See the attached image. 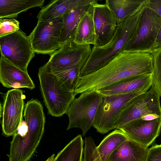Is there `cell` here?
<instances>
[{
    "instance_id": "6da1fadb",
    "label": "cell",
    "mask_w": 161,
    "mask_h": 161,
    "mask_svg": "<svg viewBox=\"0 0 161 161\" xmlns=\"http://www.w3.org/2000/svg\"><path fill=\"white\" fill-rule=\"evenodd\" d=\"M153 69L152 53L123 51L101 69L79 77L74 93L96 92L127 79L151 74Z\"/></svg>"
},
{
    "instance_id": "7a4b0ae2",
    "label": "cell",
    "mask_w": 161,
    "mask_h": 161,
    "mask_svg": "<svg viewBox=\"0 0 161 161\" xmlns=\"http://www.w3.org/2000/svg\"><path fill=\"white\" fill-rule=\"evenodd\" d=\"M22 120L10 142L9 161H29L36 152L44 132L45 117L40 102L32 99L25 105Z\"/></svg>"
},
{
    "instance_id": "3957f363",
    "label": "cell",
    "mask_w": 161,
    "mask_h": 161,
    "mask_svg": "<svg viewBox=\"0 0 161 161\" xmlns=\"http://www.w3.org/2000/svg\"><path fill=\"white\" fill-rule=\"evenodd\" d=\"M141 8L118 24L114 36L108 43L100 47H92L88 59L81 68L79 77L88 75L101 69L123 51L125 45L136 31Z\"/></svg>"
},
{
    "instance_id": "277c9868",
    "label": "cell",
    "mask_w": 161,
    "mask_h": 161,
    "mask_svg": "<svg viewBox=\"0 0 161 161\" xmlns=\"http://www.w3.org/2000/svg\"><path fill=\"white\" fill-rule=\"evenodd\" d=\"M38 76L40 90L48 114L55 117L66 114L75 98L74 92L68 90L58 79L48 61L39 68Z\"/></svg>"
},
{
    "instance_id": "5b68a950",
    "label": "cell",
    "mask_w": 161,
    "mask_h": 161,
    "mask_svg": "<svg viewBox=\"0 0 161 161\" xmlns=\"http://www.w3.org/2000/svg\"><path fill=\"white\" fill-rule=\"evenodd\" d=\"M161 27V17L148 6L147 0L142 7L136 31L123 51L153 53Z\"/></svg>"
},
{
    "instance_id": "8992f818",
    "label": "cell",
    "mask_w": 161,
    "mask_h": 161,
    "mask_svg": "<svg viewBox=\"0 0 161 161\" xmlns=\"http://www.w3.org/2000/svg\"><path fill=\"white\" fill-rule=\"evenodd\" d=\"M96 92H83L71 102L66 114L69 119L67 129H80L83 136L92 126L101 97Z\"/></svg>"
},
{
    "instance_id": "52a82bcc",
    "label": "cell",
    "mask_w": 161,
    "mask_h": 161,
    "mask_svg": "<svg viewBox=\"0 0 161 161\" xmlns=\"http://www.w3.org/2000/svg\"><path fill=\"white\" fill-rule=\"evenodd\" d=\"M1 54L15 66L28 72V66L35 56L28 36L19 29L0 37Z\"/></svg>"
},
{
    "instance_id": "ba28073f",
    "label": "cell",
    "mask_w": 161,
    "mask_h": 161,
    "mask_svg": "<svg viewBox=\"0 0 161 161\" xmlns=\"http://www.w3.org/2000/svg\"><path fill=\"white\" fill-rule=\"evenodd\" d=\"M160 96L152 86L147 92L138 96L125 106L115 122V129L150 114L161 117Z\"/></svg>"
},
{
    "instance_id": "9c48e42d",
    "label": "cell",
    "mask_w": 161,
    "mask_h": 161,
    "mask_svg": "<svg viewBox=\"0 0 161 161\" xmlns=\"http://www.w3.org/2000/svg\"><path fill=\"white\" fill-rule=\"evenodd\" d=\"M143 93L138 92L110 96L101 95L92 126L102 134L115 129V122L125 106L133 98Z\"/></svg>"
},
{
    "instance_id": "30bf717a",
    "label": "cell",
    "mask_w": 161,
    "mask_h": 161,
    "mask_svg": "<svg viewBox=\"0 0 161 161\" xmlns=\"http://www.w3.org/2000/svg\"><path fill=\"white\" fill-rule=\"evenodd\" d=\"M63 22L62 17L49 21H38L29 36L35 53L51 55L60 47Z\"/></svg>"
},
{
    "instance_id": "8fae6325",
    "label": "cell",
    "mask_w": 161,
    "mask_h": 161,
    "mask_svg": "<svg viewBox=\"0 0 161 161\" xmlns=\"http://www.w3.org/2000/svg\"><path fill=\"white\" fill-rule=\"evenodd\" d=\"M25 97L20 89L9 90L4 94L0 116L2 134L6 137L14 135L23 120Z\"/></svg>"
},
{
    "instance_id": "7c38bea8",
    "label": "cell",
    "mask_w": 161,
    "mask_h": 161,
    "mask_svg": "<svg viewBox=\"0 0 161 161\" xmlns=\"http://www.w3.org/2000/svg\"><path fill=\"white\" fill-rule=\"evenodd\" d=\"M92 49L90 44L78 45L70 41L51 54L48 62L53 72L81 63L84 64Z\"/></svg>"
},
{
    "instance_id": "4fadbf2b",
    "label": "cell",
    "mask_w": 161,
    "mask_h": 161,
    "mask_svg": "<svg viewBox=\"0 0 161 161\" xmlns=\"http://www.w3.org/2000/svg\"><path fill=\"white\" fill-rule=\"evenodd\" d=\"M97 0L92 4V15L95 32L93 46L102 47L108 43L115 34L118 25L117 20L107 4H101Z\"/></svg>"
},
{
    "instance_id": "5bb4252c",
    "label": "cell",
    "mask_w": 161,
    "mask_h": 161,
    "mask_svg": "<svg viewBox=\"0 0 161 161\" xmlns=\"http://www.w3.org/2000/svg\"><path fill=\"white\" fill-rule=\"evenodd\" d=\"M119 129L129 139L148 148L159 135L161 129V117L150 120L140 118Z\"/></svg>"
},
{
    "instance_id": "9a60e30c",
    "label": "cell",
    "mask_w": 161,
    "mask_h": 161,
    "mask_svg": "<svg viewBox=\"0 0 161 161\" xmlns=\"http://www.w3.org/2000/svg\"><path fill=\"white\" fill-rule=\"evenodd\" d=\"M152 74L127 79L96 91L102 96H111L147 92L152 85Z\"/></svg>"
},
{
    "instance_id": "2e32d148",
    "label": "cell",
    "mask_w": 161,
    "mask_h": 161,
    "mask_svg": "<svg viewBox=\"0 0 161 161\" xmlns=\"http://www.w3.org/2000/svg\"><path fill=\"white\" fill-rule=\"evenodd\" d=\"M0 82L7 88L34 89L35 85L26 72L21 69L6 59L1 54L0 58Z\"/></svg>"
},
{
    "instance_id": "e0dca14e",
    "label": "cell",
    "mask_w": 161,
    "mask_h": 161,
    "mask_svg": "<svg viewBox=\"0 0 161 161\" xmlns=\"http://www.w3.org/2000/svg\"><path fill=\"white\" fill-rule=\"evenodd\" d=\"M96 0H52L41 8L37 17L38 21H49L62 17L69 11L77 7L91 4Z\"/></svg>"
},
{
    "instance_id": "ac0fdd59",
    "label": "cell",
    "mask_w": 161,
    "mask_h": 161,
    "mask_svg": "<svg viewBox=\"0 0 161 161\" xmlns=\"http://www.w3.org/2000/svg\"><path fill=\"white\" fill-rule=\"evenodd\" d=\"M148 148L130 139L120 145L107 161H146Z\"/></svg>"
},
{
    "instance_id": "d6986e66",
    "label": "cell",
    "mask_w": 161,
    "mask_h": 161,
    "mask_svg": "<svg viewBox=\"0 0 161 161\" xmlns=\"http://www.w3.org/2000/svg\"><path fill=\"white\" fill-rule=\"evenodd\" d=\"M92 3L71 9L63 15V25L60 37V47L67 42L74 41L80 20L84 14L92 8Z\"/></svg>"
},
{
    "instance_id": "ffe728a7",
    "label": "cell",
    "mask_w": 161,
    "mask_h": 161,
    "mask_svg": "<svg viewBox=\"0 0 161 161\" xmlns=\"http://www.w3.org/2000/svg\"><path fill=\"white\" fill-rule=\"evenodd\" d=\"M146 0H106L107 4L118 24L140 9Z\"/></svg>"
},
{
    "instance_id": "44dd1931",
    "label": "cell",
    "mask_w": 161,
    "mask_h": 161,
    "mask_svg": "<svg viewBox=\"0 0 161 161\" xmlns=\"http://www.w3.org/2000/svg\"><path fill=\"white\" fill-rule=\"evenodd\" d=\"M44 2V0H0V18H16L22 12L42 6Z\"/></svg>"
},
{
    "instance_id": "7402d4cb",
    "label": "cell",
    "mask_w": 161,
    "mask_h": 161,
    "mask_svg": "<svg viewBox=\"0 0 161 161\" xmlns=\"http://www.w3.org/2000/svg\"><path fill=\"white\" fill-rule=\"evenodd\" d=\"M74 41L78 45H95V32L92 15V6L80 20Z\"/></svg>"
},
{
    "instance_id": "603a6c76",
    "label": "cell",
    "mask_w": 161,
    "mask_h": 161,
    "mask_svg": "<svg viewBox=\"0 0 161 161\" xmlns=\"http://www.w3.org/2000/svg\"><path fill=\"white\" fill-rule=\"evenodd\" d=\"M128 138L119 129H116L106 136L97 147L102 161H107L114 150Z\"/></svg>"
},
{
    "instance_id": "cb8c5ba5",
    "label": "cell",
    "mask_w": 161,
    "mask_h": 161,
    "mask_svg": "<svg viewBox=\"0 0 161 161\" xmlns=\"http://www.w3.org/2000/svg\"><path fill=\"white\" fill-rule=\"evenodd\" d=\"M83 143L81 135H78L58 153L54 161H82Z\"/></svg>"
},
{
    "instance_id": "d4e9b609",
    "label": "cell",
    "mask_w": 161,
    "mask_h": 161,
    "mask_svg": "<svg viewBox=\"0 0 161 161\" xmlns=\"http://www.w3.org/2000/svg\"><path fill=\"white\" fill-rule=\"evenodd\" d=\"M84 65V63H81L53 72L68 90L74 92L77 79Z\"/></svg>"
},
{
    "instance_id": "484cf974",
    "label": "cell",
    "mask_w": 161,
    "mask_h": 161,
    "mask_svg": "<svg viewBox=\"0 0 161 161\" xmlns=\"http://www.w3.org/2000/svg\"><path fill=\"white\" fill-rule=\"evenodd\" d=\"M153 56L152 73V85L160 97L161 96V47L155 50Z\"/></svg>"
},
{
    "instance_id": "4316f807",
    "label": "cell",
    "mask_w": 161,
    "mask_h": 161,
    "mask_svg": "<svg viewBox=\"0 0 161 161\" xmlns=\"http://www.w3.org/2000/svg\"><path fill=\"white\" fill-rule=\"evenodd\" d=\"M83 153L84 161H102L94 140L90 136L85 137Z\"/></svg>"
},
{
    "instance_id": "83f0119b",
    "label": "cell",
    "mask_w": 161,
    "mask_h": 161,
    "mask_svg": "<svg viewBox=\"0 0 161 161\" xmlns=\"http://www.w3.org/2000/svg\"><path fill=\"white\" fill-rule=\"evenodd\" d=\"M19 24L15 19L0 18V37L19 30Z\"/></svg>"
},
{
    "instance_id": "f1b7e54d",
    "label": "cell",
    "mask_w": 161,
    "mask_h": 161,
    "mask_svg": "<svg viewBox=\"0 0 161 161\" xmlns=\"http://www.w3.org/2000/svg\"><path fill=\"white\" fill-rule=\"evenodd\" d=\"M146 161H161V144L154 145L148 149Z\"/></svg>"
},
{
    "instance_id": "f546056e",
    "label": "cell",
    "mask_w": 161,
    "mask_h": 161,
    "mask_svg": "<svg viewBox=\"0 0 161 161\" xmlns=\"http://www.w3.org/2000/svg\"><path fill=\"white\" fill-rule=\"evenodd\" d=\"M148 6L161 17V0H147Z\"/></svg>"
},
{
    "instance_id": "4dcf8cb0",
    "label": "cell",
    "mask_w": 161,
    "mask_h": 161,
    "mask_svg": "<svg viewBox=\"0 0 161 161\" xmlns=\"http://www.w3.org/2000/svg\"><path fill=\"white\" fill-rule=\"evenodd\" d=\"M160 47H161V27L157 37L155 45V49Z\"/></svg>"
},
{
    "instance_id": "1f68e13d",
    "label": "cell",
    "mask_w": 161,
    "mask_h": 161,
    "mask_svg": "<svg viewBox=\"0 0 161 161\" xmlns=\"http://www.w3.org/2000/svg\"><path fill=\"white\" fill-rule=\"evenodd\" d=\"M159 117H160L156 115L150 114L145 115L141 118L145 120H150L154 119Z\"/></svg>"
},
{
    "instance_id": "d6a6232c",
    "label": "cell",
    "mask_w": 161,
    "mask_h": 161,
    "mask_svg": "<svg viewBox=\"0 0 161 161\" xmlns=\"http://www.w3.org/2000/svg\"><path fill=\"white\" fill-rule=\"evenodd\" d=\"M55 154H53L46 161H54Z\"/></svg>"
}]
</instances>
